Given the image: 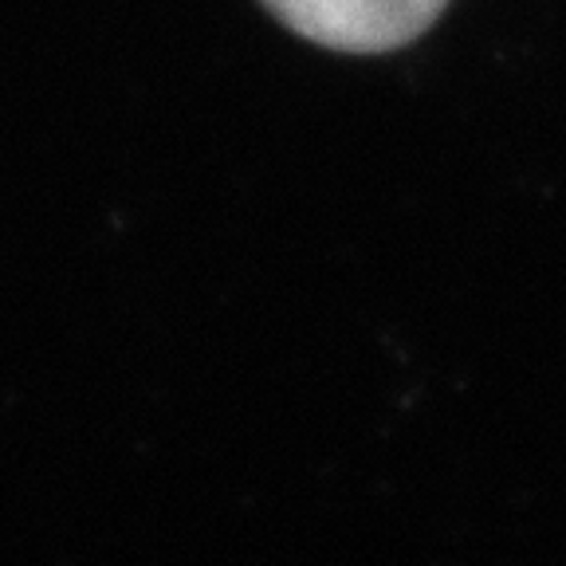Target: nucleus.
Masks as SVG:
<instances>
[{"label":"nucleus","instance_id":"1","mask_svg":"<svg viewBox=\"0 0 566 566\" xmlns=\"http://www.w3.org/2000/svg\"><path fill=\"white\" fill-rule=\"evenodd\" d=\"M283 24L335 52L374 55L409 44L449 0H264Z\"/></svg>","mask_w":566,"mask_h":566}]
</instances>
